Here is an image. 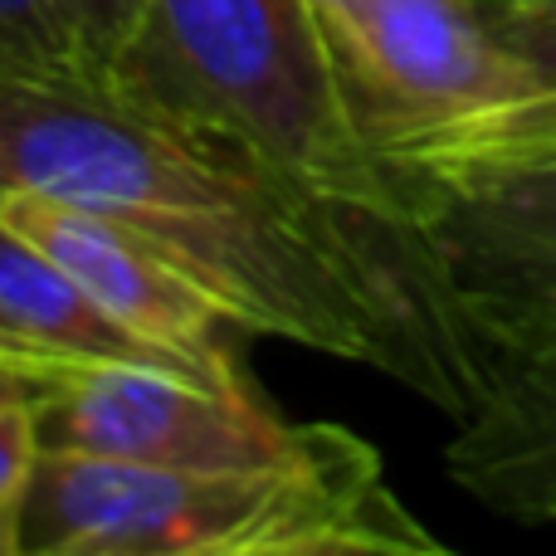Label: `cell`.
Here are the masks:
<instances>
[{
	"label": "cell",
	"mask_w": 556,
	"mask_h": 556,
	"mask_svg": "<svg viewBox=\"0 0 556 556\" xmlns=\"http://www.w3.org/2000/svg\"><path fill=\"white\" fill-rule=\"evenodd\" d=\"M0 181L127 225L244 332L376 366L454 425L479 405V362L401 240L307 201L123 88L0 84Z\"/></svg>",
	"instance_id": "obj_1"
},
{
	"label": "cell",
	"mask_w": 556,
	"mask_h": 556,
	"mask_svg": "<svg viewBox=\"0 0 556 556\" xmlns=\"http://www.w3.org/2000/svg\"><path fill=\"white\" fill-rule=\"evenodd\" d=\"M113 88L235 147L307 201L401 240L425 264L410 195L366 142L313 0H152Z\"/></svg>",
	"instance_id": "obj_2"
},
{
	"label": "cell",
	"mask_w": 556,
	"mask_h": 556,
	"mask_svg": "<svg viewBox=\"0 0 556 556\" xmlns=\"http://www.w3.org/2000/svg\"><path fill=\"white\" fill-rule=\"evenodd\" d=\"M434 556L444 542L391 489L362 434L313 425L278 469H156L45 450L25 556Z\"/></svg>",
	"instance_id": "obj_3"
},
{
	"label": "cell",
	"mask_w": 556,
	"mask_h": 556,
	"mask_svg": "<svg viewBox=\"0 0 556 556\" xmlns=\"http://www.w3.org/2000/svg\"><path fill=\"white\" fill-rule=\"evenodd\" d=\"M434 293L483 386L556 346V166L405 176Z\"/></svg>",
	"instance_id": "obj_4"
},
{
	"label": "cell",
	"mask_w": 556,
	"mask_h": 556,
	"mask_svg": "<svg viewBox=\"0 0 556 556\" xmlns=\"http://www.w3.org/2000/svg\"><path fill=\"white\" fill-rule=\"evenodd\" d=\"M45 450L103 454L156 469H278L313 440L260 391H215L156 366L74 362L39 395Z\"/></svg>",
	"instance_id": "obj_5"
},
{
	"label": "cell",
	"mask_w": 556,
	"mask_h": 556,
	"mask_svg": "<svg viewBox=\"0 0 556 556\" xmlns=\"http://www.w3.org/2000/svg\"><path fill=\"white\" fill-rule=\"evenodd\" d=\"M352 103L376 156L528 98L489 25V0H366L342 39Z\"/></svg>",
	"instance_id": "obj_6"
},
{
	"label": "cell",
	"mask_w": 556,
	"mask_h": 556,
	"mask_svg": "<svg viewBox=\"0 0 556 556\" xmlns=\"http://www.w3.org/2000/svg\"><path fill=\"white\" fill-rule=\"evenodd\" d=\"M0 220L54 254L113 323L166 356L181 376L235 395L254 391L240 356L244 327L142 235L108 220L103 211L25 186L0 195Z\"/></svg>",
	"instance_id": "obj_7"
},
{
	"label": "cell",
	"mask_w": 556,
	"mask_h": 556,
	"mask_svg": "<svg viewBox=\"0 0 556 556\" xmlns=\"http://www.w3.org/2000/svg\"><path fill=\"white\" fill-rule=\"evenodd\" d=\"M444 469L469 498L528 528H556V346L513 362L459 420Z\"/></svg>",
	"instance_id": "obj_8"
},
{
	"label": "cell",
	"mask_w": 556,
	"mask_h": 556,
	"mask_svg": "<svg viewBox=\"0 0 556 556\" xmlns=\"http://www.w3.org/2000/svg\"><path fill=\"white\" fill-rule=\"evenodd\" d=\"M0 332H10L20 346L39 356H54V362H113L176 371L166 356H156L123 323H113L54 254H45L35 240L10 230L5 220H0Z\"/></svg>",
	"instance_id": "obj_9"
},
{
	"label": "cell",
	"mask_w": 556,
	"mask_h": 556,
	"mask_svg": "<svg viewBox=\"0 0 556 556\" xmlns=\"http://www.w3.org/2000/svg\"><path fill=\"white\" fill-rule=\"evenodd\" d=\"M395 176L444 172H508V166H556V93H528L479 117L420 137L386 156Z\"/></svg>",
	"instance_id": "obj_10"
},
{
	"label": "cell",
	"mask_w": 556,
	"mask_h": 556,
	"mask_svg": "<svg viewBox=\"0 0 556 556\" xmlns=\"http://www.w3.org/2000/svg\"><path fill=\"white\" fill-rule=\"evenodd\" d=\"M88 78L54 0H0V84Z\"/></svg>",
	"instance_id": "obj_11"
},
{
	"label": "cell",
	"mask_w": 556,
	"mask_h": 556,
	"mask_svg": "<svg viewBox=\"0 0 556 556\" xmlns=\"http://www.w3.org/2000/svg\"><path fill=\"white\" fill-rule=\"evenodd\" d=\"M39 454V395L0 401V556H25V513L35 493Z\"/></svg>",
	"instance_id": "obj_12"
},
{
	"label": "cell",
	"mask_w": 556,
	"mask_h": 556,
	"mask_svg": "<svg viewBox=\"0 0 556 556\" xmlns=\"http://www.w3.org/2000/svg\"><path fill=\"white\" fill-rule=\"evenodd\" d=\"M54 5L78 45L84 74L93 84H113L142 35L152 0H54Z\"/></svg>",
	"instance_id": "obj_13"
},
{
	"label": "cell",
	"mask_w": 556,
	"mask_h": 556,
	"mask_svg": "<svg viewBox=\"0 0 556 556\" xmlns=\"http://www.w3.org/2000/svg\"><path fill=\"white\" fill-rule=\"evenodd\" d=\"M489 25L528 93H556V0H489Z\"/></svg>",
	"instance_id": "obj_14"
},
{
	"label": "cell",
	"mask_w": 556,
	"mask_h": 556,
	"mask_svg": "<svg viewBox=\"0 0 556 556\" xmlns=\"http://www.w3.org/2000/svg\"><path fill=\"white\" fill-rule=\"evenodd\" d=\"M64 371H68V366H64ZM64 371H39V366L0 362V401H29V395H45Z\"/></svg>",
	"instance_id": "obj_15"
},
{
	"label": "cell",
	"mask_w": 556,
	"mask_h": 556,
	"mask_svg": "<svg viewBox=\"0 0 556 556\" xmlns=\"http://www.w3.org/2000/svg\"><path fill=\"white\" fill-rule=\"evenodd\" d=\"M313 10H317V15H323L327 35H332L337 54H342V39L352 35V25H356V20H362L366 0H313Z\"/></svg>",
	"instance_id": "obj_16"
},
{
	"label": "cell",
	"mask_w": 556,
	"mask_h": 556,
	"mask_svg": "<svg viewBox=\"0 0 556 556\" xmlns=\"http://www.w3.org/2000/svg\"><path fill=\"white\" fill-rule=\"evenodd\" d=\"M0 362L39 366V371H64V366H74V362H54V356H39V352H29V346H20L10 332H0Z\"/></svg>",
	"instance_id": "obj_17"
},
{
	"label": "cell",
	"mask_w": 556,
	"mask_h": 556,
	"mask_svg": "<svg viewBox=\"0 0 556 556\" xmlns=\"http://www.w3.org/2000/svg\"><path fill=\"white\" fill-rule=\"evenodd\" d=\"M0 195H10V186H5V181H0Z\"/></svg>",
	"instance_id": "obj_18"
}]
</instances>
